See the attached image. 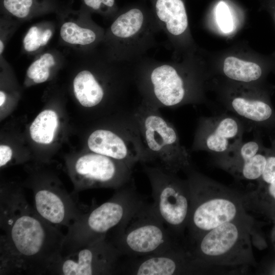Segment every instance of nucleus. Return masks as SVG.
Returning <instances> with one entry per match:
<instances>
[{"instance_id": "1", "label": "nucleus", "mask_w": 275, "mask_h": 275, "mask_svg": "<svg viewBox=\"0 0 275 275\" xmlns=\"http://www.w3.org/2000/svg\"><path fill=\"white\" fill-rule=\"evenodd\" d=\"M0 274H48L65 238L36 212L19 188L0 195Z\"/></svg>"}, {"instance_id": "2", "label": "nucleus", "mask_w": 275, "mask_h": 275, "mask_svg": "<svg viewBox=\"0 0 275 275\" xmlns=\"http://www.w3.org/2000/svg\"><path fill=\"white\" fill-rule=\"evenodd\" d=\"M143 149L142 163L176 174L189 170L190 156L180 144L174 126L158 108L140 100L130 113Z\"/></svg>"}, {"instance_id": "3", "label": "nucleus", "mask_w": 275, "mask_h": 275, "mask_svg": "<svg viewBox=\"0 0 275 275\" xmlns=\"http://www.w3.org/2000/svg\"><path fill=\"white\" fill-rule=\"evenodd\" d=\"M130 182L106 202L86 211L67 229L61 256L106 236L145 203Z\"/></svg>"}, {"instance_id": "4", "label": "nucleus", "mask_w": 275, "mask_h": 275, "mask_svg": "<svg viewBox=\"0 0 275 275\" xmlns=\"http://www.w3.org/2000/svg\"><path fill=\"white\" fill-rule=\"evenodd\" d=\"M187 180L191 208L187 227L194 242L222 224L242 218L241 203L231 192L197 173Z\"/></svg>"}, {"instance_id": "5", "label": "nucleus", "mask_w": 275, "mask_h": 275, "mask_svg": "<svg viewBox=\"0 0 275 275\" xmlns=\"http://www.w3.org/2000/svg\"><path fill=\"white\" fill-rule=\"evenodd\" d=\"M109 239L122 255L138 257L178 248L153 204L145 203L113 229Z\"/></svg>"}, {"instance_id": "6", "label": "nucleus", "mask_w": 275, "mask_h": 275, "mask_svg": "<svg viewBox=\"0 0 275 275\" xmlns=\"http://www.w3.org/2000/svg\"><path fill=\"white\" fill-rule=\"evenodd\" d=\"M114 40V60L135 64L157 46L161 30L153 13L133 7L120 13L110 26Z\"/></svg>"}, {"instance_id": "7", "label": "nucleus", "mask_w": 275, "mask_h": 275, "mask_svg": "<svg viewBox=\"0 0 275 275\" xmlns=\"http://www.w3.org/2000/svg\"><path fill=\"white\" fill-rule=\"evenodd\" d=\"M143 170L150 182L157 213L174 236L181 234L187 227L191 208L188 180L155 166L144 164Z\"/></svg>"}, {"instance_id": "8", "label": "nucleus", "mask_w": 275, "mask_h": 275, "mask_svg": "<svg viewBox=\"0 0 275 275\" xmlns=\"http://www.w3.org/2000/svg\"><path fill=\"white\" fill-rule=\"evenodd\" d=\"M240 218L222 224L205 233L194 242L190 252L200 265L206 263L232 264L239 262L238 257L250 246V227Z\"/></svg>"}, {"instance_id": "9", "label": "nucleus", "mask_w": 275, "mask_h": 275, "mask_svg": "<svg viewBox=\"0 0 275 275\" xmlns=\"http://www.w3.org/2000/svg\"><path fill=\"white\" fill-rule=\"evenodd\" d=\"M121 254L107 236L62 255L48 274L112 275L118 274Z\"/></svg>"}, {"instance_id": "10", "label": "nucleus", "mask_w": 275, "mask_h": 275, "mask_svg": "<svg viewBox=\"0 0 275 275\" xmlns=\"http://www.w3.org/2000/svg\"><path fill=\"white\" fill-rule=\"evenodd\" d=\"M132 168L122 161L94 152L80 156L74 165L79 177L76 190L94 187L118 189L131 181Z\"/></svg>"}, {"instance_id": "11", "label": "nucleus", "mask_w": 275, "mask_h": 275, "mask_svg": "<svg viewBox=\"0 0 275 275\" xmlns=\"http://www.w3.org/2000/svg\"><path fill=\"white\" fill-rule=\"evenodd\" d=\"M88 146L92 152L122 161L132 168L143 159L140 136L130 114L129 121L121 132L97 129L89 136Z\"/></svg>"}, {"instance_id": "12", "label": "nucleus", "mask_w": 275, "mask_h": 275, "mask_svg": "<svg viewBox=\"0 0 275 275\" xmlns=\"http://www.w3.org/2000/svg\"><path fill=\"white\" fill-rule=\"evenodd\" d=\"M200 267L190 253L178 247L159 254L130 257L120 263L118 274L175 275L193 273Z\"/></svg>"}, {"instance_id": "13", "label": "nucleus", "mask_w": 275, "mask_h": 275, "mask_svg": "<svg viewBox=\"0 0 275 275\" xmlns=\"http://www.w3.org/2000/svg\"><path fill=\"white\" fill-rule=\"evenodd\" d=\"M242 132L241 123L233 117L204 118L199 122L193 148L224 155L242 143Z\"/></svg>"}, {"instance_id": "14", "label": "nucleus", "mask_w": 275, "mask_h": 275, "mask_svg": "<svg viewBox=\"0 0 275 275\" xmlns=\"http://www.w3.org/2000/svg\"><path fill=\"white\" fill-rule=\"evenodd\" d=\"M153 7L156 22L171 42L186 31L188 18L182 0H154Z\"/></svg>"}, {"instance_id": "15", "label": "nucleus", "mask_w": 275, "mask_h": 275, "mask_svg": "<svg viewBox=\"0 0 275 275\" xmlns=\"http://www.w3.org/2000/svg\"><path fill=\"white\" fill-rule=\"evenodd\" d=\"M75 96L80 103L86 107H92L103 100L104 89L95 76L89 70L79 72L74 79Z\"/></svg>"}, {"instance_id": "16", "label": "nucleus", "mask_w": 275, "mask_h": 275, "mask_svg": "<svg viewBox=\"0 0 275 275\" xmlns=\"http://www.w3.org/2000/svg\"><path fill=\"white\" fill-rule=\"evenodd\" d=\"M231 109L238 116L251 122H262L268 119L272 115L270 106L265 102L242 96L233 98Z\"/></svg>"}, {"instance_id": "17", "label": "nucleus", "mask_w": 275, "mask_h": 275, "mask_svg": "<svg viewBox=\"0 0 275 275\" xmlns=\"http://www.w3.org/2000/svg\"><path fill=\"white\" fill-rule=\"evenodd\" d=\"M223 71L229 78L249 82L256 80L262 74L261 67L256 63L228 57L224 61Z\"/></svg>"}, {"instance_id": "18", "label": "nucleus", "mask_w": 275, "mask_h": 275, "mask_svg": "<svg viewBox=\"0 0 275 275\" xmlns=\"http://www.w3.org/2000/svg\"><path fill=\"white\" fill-rule=\"evenodd\" d=\"M58 126L57 114L52 110H44L32 123L30 127L31 136L37 143L49 144L54 138Z\"/></svg>"}, {"instance_id": "19", "label": "nucleus", "mask_w": 275, "mask_h": 275, "mask_svg": "<svg viewBox=\"0 0 275 275\" xmlns=\"http://www.w3.org/2000/svg\"><path fill=\"white\" fill-rule=\"evenodd\" d=\"M260 147L256 141L242 142L235 149L225 154L222 163L231 171H236L244 162L252 158L259 151Z\"/></svg>"}, {"instance_id": "20", "label": "nucleus", "mask_w": 275, "mask_h": 275, "mask_svg": "<svg viewBox=\"0 0 275 275\" xmlns=\"http://www.w3.org/2000/svg\"><path fill=\"white\" fill-rule=\"evenodd\" d=\"M60 35L64 41L72 44L89 45L97 39V35L93 30L81 28L72 22L62 25Z\"/></svg>"}, {"instance_id": "21", "label": "nucleus", "mask_w": 275, "mask_h": 275, "mask_svg": "<svg viewBox=\"0 0 275 275\" xmlns=\"http://www.w3.org/2000/svg\"><path fill=\"white\" fill-rule=\"evenodd\" d=\"M54 64L52 54L44 53L31 65L27 70V75L36 83L43 82L49 77V68Z\"/></svg>"}, {"instance_id": "22", "label": "nucleus", "mask_w": 275, "mask_h": 275, "mask_svg": "<svg viewBox=\"0 0 275 275\" xmlns=\"http://www.w3.org/2000/svg\"><path fill=\"white\" fill-rule=\"evenodd\" d=\"M267 157L257 153L252 158L243 163L236 171L245 179L254 180L262 175L266 164ZM235 171V172H236Z\"/></svg>"}, {"instance_id": "23", "label": "nucleus", "mask_w": 275, "mask_h": 275, "mask_svg": "<svg viewBox=\"0 0 275 275\" xmlns=\"http://www.w3.org/2000/svg\"><path fill=\"white\" fill-rule=\"evenodd\" d=\"M216 21L224 33H229L233 29V20L230 9L223 1L219 2L215 9Z\"/></svg>"}, {"instance_id": "24", "label": "nucleus", "mask_w": 275, "mask_h": 275, "mask_svg": "<svg viewBox=\"0 0 275 275\" xmlns=\"http://www.w3.org/2000/svg\"><path fill=\"white\" fill-rule=\"evenodd\" d=\"M4 6L10 13L18 18H24L29 13L33 0H4Z\"/></svg>"}, {"instance_id": "25", "label": "nucleus", "mask_w": 275, "mask_h": 275, "mask_svg": "<svg viewBox=\"0 0 275 275\" xmlns=\"http://www.w3.org/2000/svg\"><path fill=\"white\" fill-rule=\"evenodd\" d=\"M42 33L37 26L30 29L23 39V46L26 51L31 52L37 50L42 45Z\"/></svg>"}, {"instance_id": "26", "label": "nucleus", "mask_w": 275, "mask_h": 275, "mask_svg": "<svg viewBox=\"0 0 275 275\" xmlns=\"http://www.w3.org/2000/svg\"><path fill=\"white\" fill-rule=\"evenodd\" d=\"M261 177L268 184V193L275 199V156L267 157L266 166Z\"/></svg>"}, {"instance_id": "27", "label": "nucleus", "mask_w": 275, "mask_h": 275, "mask_svg": "<svg viewBox=\"0 0 275 275\" xmlns=\"http://www.w3.org/2000/svg\"><path fill=\"white\" fill-rule=\"evenodd\" d=\"M85 4L96 11L103 9L113 8L115 6V0H84Z\"/></svg>"}, {"instance_id": "28", "label": "nucleus", "mask_w": 275, "mask_h": 275, "mask_svg": "<svg viewBox=\"0 0 275 275\" xmlns=\"http://www.w3.org/2000/svg\"><path fill=\"white\" fill-rule=\"evenodd\" d=\"M12 151L10 147L6 145L0 146V167L6 165L12 158Z\"/></svg>"}, {"instance_id": "29", "label": "nucleus", "mask_w": 275, "mask_h": 275, "mask_svg": "<svg viewBox=\"0 0 275 275\" xmlns=\"http://www.w3.org/2000/svg\"><path fill=\"white\" fill-rule=\"evenodd\" d=\"M52 35L51 31L50 29H47L43 32L42 33V45H45L48 42Z\"/></svg>"}, {"instance_id": "30", "label": "nucleus", "mask_w": 275, "mask_h": 275, "mask_svg": "<svg viewBox=\"0 0 275 275\" xmlns=\"http://www.w3.org/2000/svg\"><path fill=\"white\" fill-rule=\"evenodd\" d=\"M6 100V95L3 91L0 92V106H2Z\"/></svg>"}, {"instance_id": "31", "label": "nucleus", "mask_w": 275, "mask_h": 275, "mask_svg": "<svg viewBox=\"0 0 275 275\" xmlns=\"http://www.w3.org/2000/svg\"><path fill=\"white\" fill-rule=\"evenodd\" d=\"M4 44L2 40L0 41V53H2L4 49Z\"/></svg>"}, {"instance_id": "32", "label": "nucleus", "mask_w": 275, "mask_h": 275, "mask_svg": "<svg viewBox=\"0 0 275 275\" xmlns=\"http://www.w3.org/2000/svg\"><path fill=\"white\" fill-rule=\"evenodd\" d=\"M274 17H275V14H274Z\"/></svg>"}]
</instances>
